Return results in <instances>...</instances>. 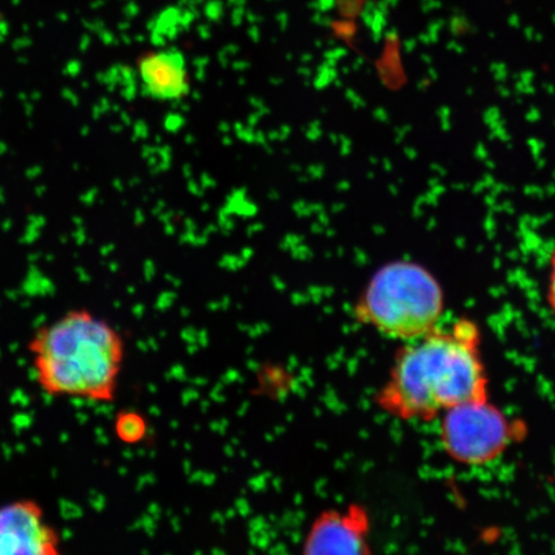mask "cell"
<instances>
[{
	"label": "cell",
	"instance_id": "obj_1",
	"mask_svg": "<svg viewBox=\"0 0 555 555\" xmlns=\"http://www.w3.org/2000/svg\"><path fill=\"white\" fill-rule=\"evenodd\" d=\"M483 399H489V379L480 328L461 318L401 347L377 402L399 420L431 421L451 408Z\"/></svg>",
	"mask_w": 555,
	"mask_h": 555
},
{
	"label": "cell",
	"instance_id": "obj_2",
	"mask_svg": "<svg viewBox=\"0 0 555 555\" xmlns=\"http://www.w3.org/2000/svg\"><path fill=\"white\" fill-rule=\"evenodd\" d=\"M35 377L51 397L109 402L116 397L125 343L120 332L87 309L43 325L29 343Z\"/></svg>",
	"mask_w": 555,
	"mask_h": 555
},
{
	"label": "cell",
	"instance_id": "obj_3",
	"mask_svg": "<svg viewBox=\"0 0 555 555\" xmlns=\"http://www.w3.org/2000/svg\"><path fill=\"white\" fill-rule=\"evenodd\" d=\"M443 311L440 283L411 261H393L378 269L356 308L360 322L405 343L440 327Z\"/></svg>",
	"mask_w": 555,
	"mask_h": 555
},
{
	"label": "cell",
	"instance_id": "obj_4",
	"mask_svg": "<svg viewBox=\"0 0 555 555\" xmlns=\"http://www.w3.org/2000/svg\"><path fill=\"white\" fill-rule=\"evenodd\" d=\"M522 431L489 399L464 402L441 414V446L462 466L496 461Z\"/></svg>",
	"mask_w": 555,
	"mask_h": 555
},
{
	"label": "cell",
	"instance_id": "obj_5",
	"mask_svg": "<svg viewBox=\"0 0 555 555\" xmlns=\"http://www.w3.org/2000/svg\"><path fill=\"white\" fill-rule=\"evenodd\" d=\"M60 532L48 522L43 506L20 499L0 506V555H59Z\"/></svg>",
	"mask_w": 555,
	"mask_h": 555
},
{
	"label": "cell",
	"instance_id": "obj_6",
	"mask_svg": "<svg viewBox=\"0 0 555 555\" xmlns=\"http://www.w3.org/2000/svg\"><path fill=\"white\" fill-rule=\"evenodd\" d=\"M370 520L362 506L328 511L318 517L304 543L305 554H366Z\"/></svg>",
	"mask_w": 555,
	"mask_h": 555
},
{
	"label": "cell",
	"instance_id": "obj_7",
	"mask_svg": "<svg viewBox=\"0 0 555 555\" xmlns=\"http://www.w3.org/2000/svg\"><path fill=\"white\" fill-rule=\"evenodd\" d=\"M138 75L144 95L152 100L179 101L190 92L186 61L184 54L177 50L143 54L138 61Z\"/></svg>",
	"mask_w": 555,
	"mask_h": 555
},
{
	"label": "cell",
	"instance_id": "obj_8",
	"mask_svg": "<svg viewBox=\"0 0 555 555\" xmlns=\"http://www.w3.org/2000/svg\"><path fill=\"white\" fill-rule=\"evenodd\" d=\"M114 429L117 439L133 446V443L143 441L145 435H147L149 426L142 414L133 411H122L116 415Z\"/></svg>",
	"mask_w": 555,
	"mask_h": 555
},
{
	"label": "cell",
	"instance_id": "obj_9",
	"mask_svg": "<svg viewBox=\"0 0 555 555\" xmlns=\"http://www.w3.org/2000/svg\"><path fill=\"white\" fill-rule=\"evenodd\" d=\"M547 304H550L551 310L555 317V247L551 255L550 260V278H547Z\"/></svg>",
	"mask_w": 555,
	"mask_h": 555
}]
</instances>
